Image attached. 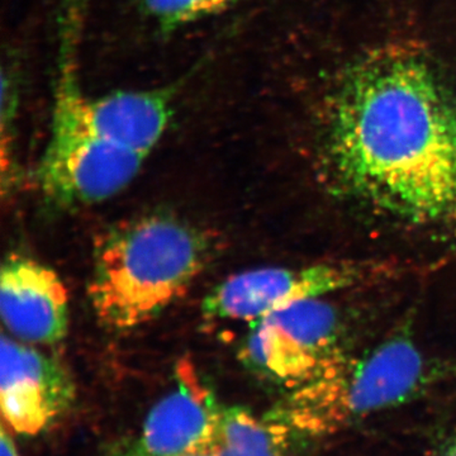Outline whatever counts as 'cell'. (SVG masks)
Masks as SVG:
<instances>
[{
	"mask_svg": "<svg viewBox=\"0 0 456 456\" xmlns=\"http://www.w3.org/2000/svg\"><path fill=\"white\" fill-rule=\"evenodd\" d=\"M239 0H143L146 11L164 28H176L232 7Z\"/></svg>",
	"mask_w": 456,
	"mask_h": 456,
	"instance_id": "7c38bea8",
	"label": "cell"
},
{
	"mask_svg": "<svg viewBox=\"0 0 456 456\" xmlns=\"http://www.w3.org/2000/svg\"><path fill=\"white\" fill-rule=\"evenodd\" d=\"M145 159L99 139L56 95L49 145L38 171L42 191L53 202L75 206L107 200L130 184Z\"/></svg>",
	"mask_w": 456,
	"mask_h": 456,
	"instance_id": "277c9868",
	"label": "cell"
},
{
	"mask_svg": "<svg viewBox=\"0 0 456 456\" xmlns=\"http://www.w3.org/2000/svg\"><path fill=\"white\" fill-rule=\"evenodd\" d=\"M57 94L99 139L143 156L160 141L173 117V95L167 90H134L88 98L68 75L62 77Z\"/></svg>",
	"mask_w": 456,
	"mask_h": 456,
	"instance_id": "9c48e42d",
	"label": "cell"
},
{
	"mask_svg": "<svg viewBox=\"0 0 456 456\" xmlns=\"http://www.w3.org/2000/svg\"><path fill=\"white\" fill-rule=\"evenodd\" d=\"M11 432V431H9ZM7 430V426L3 424L2 436H0V456H20L16 443Z\"/></svg>",
	"mask_w": 456,
	"mask_h": 456,
	"instance_id": "4fadbf2b",
	"label": "cell"
},
{
	"mask_svg": "<svg viewBox=\"0 0 456 456\" xmlns=\"http://www.w3.org/2000/svg\"><path fill=\"white\" fill-rule=\"evenodd\" d=\"M364 270L345 264H320L307 268H263L233 275L215 288L202 303L208 321L253 323L273 312L305 299L358 283Z\"/></svg>",
	"mask_w": 456,
	"mask_h": 456,
	"instance_id": "8992f818",
	"label": "cell"
},
{
	"mask_svg": "<svg viewBox=\"0 0 456 456\" xmlns=\"http://www.w3.org/2000/svg\"><path fill=\"white\" fill-rule=\"evenodd\" d=\"M196 228L167 216H147L113 228L95 253L89 285L104 326L131 330L184 296L208 259Z\"/></svg>",
	"mask_w": 456,
	"mask_h": 456,
	"instance_id": "7a4b0ae2",
	"label": "cell"
},
{
	"mask_svg": "<svg viewBox=\"0 0 456 456\" xmlns=\"http://www.w3.org/2000/svg\"><path fill=\"white\" fill-rule=\"evenodd\" d=\"M221 408L193 362L182 359L175 387L152 407L140 434L103 456H187L208 439Z\"/></svg>",
	"mask_w": 456,
	"mask_h": 456,
	"instance_id": "ba28073f",
	"label": "cell"
},
{
	"mask_svg": "<svg viewBox=\"0 0 456 456\" xmlns=\"http://www.w3.org/2000/svg\"><path fill=\"white\" fill-rule=\"evenodd\" d=\"M250 325L242 350L246 364L290 391L342 355L338 314L321 298L292 303Z\"/></svg>",
	"mask_w": 456,
	"mask_h": 456,
	"instance_id": "5b68a950",
	"label": "cell"
},
{
	"mask_svg": "<svg viewBox=\"0 0 456 456\" xmlns=\"http://www.w3.org/2000/svg\"><path fill=\"white\" fill-rule=\"evenodd\" d=\"M0 404L9 431L35 436L73 404L71 375L57 360L2 336Z\"/></svg>",
	"mask_w": 456,
	"mask_h": 456,
	"instance_id": "52a82bcc",
	"label": "cell"
},
{
	"mask_svg": "<svg viewBox=\"0 0 456 456\" xmlns=\"http://www.w3.org/2000/svg\"><path fill=\"white\" fill-rule=\"evenodd\" d=\"M302 436L274 416L222 407L208 439L187 456H294Z\"/></svg>",
	"mask_w": 456,
	"mask_h": 456,
	"instance_id": "8fae6325",
	"label": "cell"
},
{
	"mask_svg": "<svg viewBox=\"0 0 456 456\" xmlns=\"http://www.w3.org/2000/svg\"><path fill=\"white\" fill-rule=\"evenodd\" d=\"M3 322L18 340L56 344L69 326L65 285L55 272L37 261L11 255L0 273Z\"/></svg>",
	"mask_w": 456,
	"mask_h": 456,
	"instance_id": "30bf717a",
	"label": "cell"
},
{
	"mask_svg": "<svg viewBox=\"0 0 456 456\" xmlns=\"http://www.w3.org/2000/svg\"><path fill=\"white\" fill-rule=\"evenodd\" d=\"M432 456H456V440L449 443L448 445L437 450Z\"/></svg>",
	"mask_w": 456,
	"mask_h": 456,
	"instance_id": "5bb4252c",
	"label": "cell"
},
{
	"mask_svg": "<svg viewBox=\"0 0 456 456\" xmlns=\"http://www.w3.org/2000/svg\"><path fill=\"white\" fill-rule=\"evenodd\" d=\"M329 146L336 176L369 206L417 224L456 218V108L424 57L380 51L359 62Z\"/></svg>",
	"mask_w": 456,
	"mask_h": 456,
	"instance_id": "6da1fadb",
	"label": "cell"
},
{
	"mask_svg": "<svg viewBox=\"0 0 456 456\" xmlns=\"http://www.w3.org/2000/svg\"><path fill=\"white\" fill-rule=\"evenodd\" d=\"M428 368L410 338H393L359 358L338 356L297 387L270 415L302 437L345 430L365 417L398 406L426 383Z\"/></svg>",
	"mask_w": 456,
	"mask_h": 456,
	"instance_id": "3957f363",
	"label": "cell"
}]
</instances>
